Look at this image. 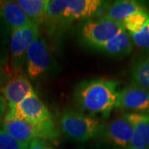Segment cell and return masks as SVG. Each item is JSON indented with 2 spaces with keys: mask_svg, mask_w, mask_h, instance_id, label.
I'll return each mask as SVG.
<instances>
[{
  "mask_svg": "<svg viewBox=\"0 0 149 149\" xmlns=\"http://www.w3.org/2000/svg\"><path fill=\"white\" fill-rule=\"evenodd\" d=\"M49 0H17L16 3L32 23L43 25L47 13Z\"/></svg>",
  "mask_w": 149,
  "mask_h": 149,
  "instance_id": "15",
  "label": "cell"
},
{
  "mask_svg": "<svg viewBox=\"0 0 149 149\" xmlns=\"http://www.w3.org/2000/svg\"><path fill=\"white\" fill-rule=\"evenodd\" d=\"M109 149H112V148H109ZM113 149H122V148H113Z\"/></svg>",
  "mask_w": 149,
  "mask_h": 149,
  "instance_id": "25",
  "label": "cell"
},
{
  "mask_svg": "<svg viewBox=\"0 0 149 149\" xmlns=\"http://www.w3.org/2000/svg\"><path fill=\"white\" fill-rule=\"evenodd\" d=\"M27 149H56L47 141L42 139H33L28 144Z\"/></svg>",
  "mask_w": 149,
  "mask_h": 149,
  "instance_id": "22",
  "label": "cell"
},
{
  "mask_svg": "<svg viewBox=\"0 0 149 149\" xmlns=\"http://www.w3.org/2000/svg\"><path fill=\"white\" fill-rule=\"evenodd\" d=\"M1 129L22 143L29 144L33 139L54 141L60 133L54 120L42 124H32L22 120H3Z\"/></svg>",
  "mask_w": 149,
  "mask_h": 149,
  "instance_id": "3",
  "label": "cell"
},
{
  "mask_svg": "<svg viewBox=\"0 0 149 149\" xmlns=\"http://www.w3.org/2000/svg\"><path fill=\"white\" fill-rule=\"evenodd\" d=\"M104 124L97 118L81 112L67 109L60 119V127L65 135L75 142H85L100 135Z\"/></svg>",
  "mask_w": 149,
  "mask_h": 149,
  "instance_id": "2",
  "label": "cell"
},
{
  "mask_svg": "<svg viewBox=\"0 0 149 149\" xmlns=\"http://www.w3.org/2000/svg\"><path fill=\"white\" fill-rule=\"evenodd\" d=\"M103 3L104 1L100 0H68L62 16L65 28L74 21L91 20L92 17H95Z\"/></svg>",
  "mask_w": 149,
  "mask_h": 149,
  "instance_id": "9",
  "label": "cell"
},
{
  "mask_svg": "<svg viewBox=\"0 0 149 149\" xmlns=\"http://www.w3.org/2000/svg\"><path fill=\"white\" fill-rule=\"evenodd\" d=\"M133 134V126L123 117L117 118L104 125L100 135L117 148L127 149Z\"/></svg>",
  "mask_w": 149,
  "mask_h": 149,
  "instance_id": "8",
  "label": "cell"
},
{
  "mask_svg": "<svg viewBox=\"0 0 149 149\" xmlns=\"http://www.w3.org/2000/svg\"><path fill=\"white\" fill-rule=\"evenodd\" d=\"M133 85L149 91V57L138 59L131 67Z\"/></svg>",
  "mask_w": 149,
  "mask_h": 149,
  "instance_id": "18",
  "label": "cell"
},
{
  "mask_svg": "<svg viewBox=\"0 0 149 149\" xmlns=\"http://www.w3.org/2000/svg\"><path fill=\"white\" fill-rule=\"evenodd\" d=\"M131 113H148L149 112V91L135 85L120 91L119 106Z\"/></svg>",
  "mask_w": 149,
  "mask_h": 149,
  "instance_id": "10",
  "label": "cell"
},
{
  "mask_svg": "<svg viewBox=\"0 0 149 149\" xmlns=\"http://www.w3.org/2000/svg\"><path fill=\"white\" fill-rule=\"evenodd\" d=\"M40 34V27L32 23L11 33L10 73L13 78L19 74L25 63L30 45Z\"/></svg>",
  "mask_w": 149,
  "mask_h": 149,
  "instance_id": "6",
  "label": "cell"
},
{
  "mask_svg": "<svg viewBox=\"0 0 149 149\" xmlns=\"http://www.w3.org/2000/svg\"><path fill=\"white\" fill-rule=\"evenodd\" d=\"M133 41L125 30L109 40L98 51L112 56H125L132 52Z\"/></svg>",
  "mask_w": 149,
  "mask_h": 149,
  "instance_id": "13",
  "label": "cell"
},
{
  "mask_svg": "<svg viewBox=\"0 0 149 149\" xmlns=\"http://www.w3.org/2000/svg\"><path fill=\"white\" fill-rule=\"evenodd\" d=\"M27 70L31 79L47 74L52 68V56L46 39L42 33L30 45L26 56Z\"/></svg>",
  "mask_w": 149,
  "mask_h": 149,
  "instance_id": "7",
  "label": "cell"
},
{
  "mask_svg": "<svg viewBox=\"0 0 149 149\" xmlns=\"http://www.w3.org/2000/svg\"><path fill=\"white\" fill-rule=\"evenodd\" d=\"M118 85L117 80L105 79L80 82L75 89L74 102L82 113H89L94 118L100 114L103 118H107L119 106Z\"/></svg>",
  "mask_w": 149,
  "mask_h": 149,
  "instance_id": "1",
  "label": "cell"
},
{
  "mask_svg": "<svg viewBox=\"0 0 149 149\" xmlns=\"http://www.w3.org/2000/svg\"><path fill=\"white\" fill-rule=\"evenodd\" d=\"M1 92L8 105V109L15 106L28 96L36 94L29 80L22 74L13 77L2 88Z\"/></svg>",
  "mask_w": 149,
  "mask_h": 149,
  "instance_id": "11",
  "label": "cell"
},
{
  "mask_svg": "<svg viewBox=\"0 0 149 149\" xmlns=\"http://www.w3.org/2000/svg\"><path fill=\"white\" fill-rule=\"evenodd\" d=\"M7 75H5L4 74V73H3V70L0 68V85L1 84H3V82H4V80H7Z\"/></svg>",
  "mask_w": 149,
  "mask_h": 149,
  "instance_id": "24",
  "label": "cell"
},
{
  "mask_svg": "<svg viewBox=\"0 0 149 149\" xmlns=\"http://www.w3.org/2000/svg\"><path fill=\"white\" fill-rule=\"evenodd\" d=\"M149 22V13L146 10L140 11L128 17L123 22L124 30L129 35L141 32Z\"/></svg>",
  "mask_w": 149,
  "mask_h": 149,
  "instance_id": "19",
  "label": "cell"
},
{
  "mask_svg": "<svg viewBox=\"0 0 149 149\" xmlns=\"http://www.w3.org/2000/svg\"><path fill=\"white\" fill-rule=\"evenodd\" d=\"M0 17L8 24L11 33L32 24L31 20L17 5L16 1H0Z\"/></svg>",
  "mask_w": 149,
  "mask_h": 149,
  "instance_id": "12",
  "label": "cell"
},
{
  "mask_svg": "<svg viewBox=\"0 0 149 149\" xmlns=\"http://www.w3.org/2000/svg\"><path fill=\"white\" fill-rule=\"evenodd\" d=\"M124 27L122 22L111 21L106 18H97L88 20L81 27L80 37L82 42L90 47L98 49L123 32Z\"/></svg>",
  "mask_w": 149,
  "mask_h": 149,
  "instance_id": "4",
  "label": "cell"
},
{
  "mask_svg": "<svg viewBox=\"0 0 149 149\" xmlns=\"http://www.w3.org/2000/svg\"><path fill=\"white\" fill-rule=\"evenodd\" d=\"M129 36L133 41V43L139 49L149 53V22L141 32Z\"/></svg>",
  "mask_w": 149,
  "mask_h": 149,
  "instance_id": "20",
  "label": "cell"
},
{
  "mask_svg": "<svg viewBox=\"0 0 149 149\" xmlns=\"http://www.w3.org/2000/svg\"><path fill=\"white\" fill-rule=\"evenodd\" d=\"M7 101L3 96L0 95V122L2 121L3 118L4 117V114L7 109Z\"/></svg>",
  "mask_w": 149,
  "mask_h": 149,
  "instance_id": "23",
  "label": "cell"
},
{
  "mask_svg": "<svg viewBox=\"0 0 149 149\" xmlns=\"http://www.w3.org/2000/svg\"><path fill=\"white\" fill-rule=\"evenodd\" d=\"M11 32L6 22L0 17V68L10 76Z\"/></svg>",
  "mask_w": 149,
  "mask_h": 149,
  "instance_id": "16",
  "label": "cell"
},
{
  "mask_svg": "<svg viewBox=\"0 0 149 149\" xmlns=\"http://www.w3.org/2000/svg\"><path fill=\"white\" fill-rule=\"evenodd\" d=\"M127 149H149V113L133 125V134Z\"/></svg>",
  "mask_w": 149,
  "mask_h": 149,
  "instance_id": "17",
  "label": "cell"
},
{
  "mask_svg": "<svg viewBox=\"0 0 149 149\" xmlns=\"http://www.w3.org/2000/svg\"><path fill=\"white\" fill-rule=\"evenodd\" d=\"M28 144L13 139L0 128V149H27Z\"/></svg>",
  "mask_w": 149,
  "mask_h": 149,
  "instance_id": "21",
  "label": "cell"
},
{
  "mask_svg": "<svg viewBox=\"0 0 149 149\" xmlns=\"http://www.w3.org/2000/svg\"><path fill=\"white\" fill-rule=\"evenodd\" d=\"M143 10H145L143 5L137 1H117L113 4H110L105 15L102 18H106L117 22H123L128 17Z\"/></svg>",
  "mask_w": 149,
  "mask_h": 149,
  "instance_id": "14",
  "label": "cell"
},
{
  "mask_svg": "<svg viewBox=\"0 0 149 149\" xmlns=\"http://www.w3.org/2000/svg\"><path fill=\"white\" fill-rule=\"evenodd\" d=\"M3 120H22L37 125L54 119L47 107L34 94L9 108Z\"/></svg>",
  "mask_w": 149,
  "mask_h": 149,
  "instance_id": "5",
  "label": "cell"
}]
</instances>
